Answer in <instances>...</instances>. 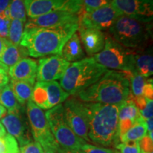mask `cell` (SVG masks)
<instances>
[{
    "label": "cell",
    "instance_id": "obj_32",
    "mask_svg": "<svg viewBox=\"0 0 153 153\" xmlns=\"http://www.w3.org/2000/svg\"><path fill=\"white\" fill-rule=\"evenodd\" d=\"M81 150L84 153H114V150L111 149L97 146L90 143H86Z\"/></svg>",
    "mask_w": 153,
    "mask_h": 153
},
{
    "label": "cell",
    "instance_id": "obj_34",
    "mask_svg": "<svg viewBox=\"0 0 153 153\" xmlns=\"http://www.w3.org/2000/svg\"><path fill=\"white\" fill-rule=\"evenodd\" d=\"M140 148L141 151L144 152L145 153H148L152 152L153 149V141L150 138V137L148 135L143 137L140 140L138 141Z\"/></svg>",
    "mask_w": 153,
    "mask_h": 153
},
{
    "label": "cell",
    "instance_id": "obj_30",
    "mask_svg": "<svg viewBox=\"0 0 153 153\" xmlns=\"http://www.w3.org/2000/svg\"><path fill=\"white\" fill-rule=\"evenodd\" d=\"M119 153H140L138 141H131V142L118 143L115 146Z\"/></svg>",
    "mask_w": 153,
    "mask_h": 153
},
{
    "label": "cell",
    "instance_id": "obj_16",
    "mask_svg": "<svg viewBox=\"0 0 153 153\" xmlns=\"http://www.w3.org/2000/svg\"><path fill=\"white\" fill-rule=\"evenodd\" d=\"M79 23V16L68 11H53L33 19H29L25 28H53Z\"/></svg>",
    "mask_w": 153,
    "mask_h": 153
},
{
    "label": "cell",
    "instance_id": "obj_6",
    "mask_svg": "<svg viewBox=\"0 0 153 153\" xmlns=\"http://www.w3.org/2000/svg\"><path fill=\"white\" fill-rule=\"evenodd\" d=\"M136 51L127 48L105 33V45L101 52L93 57L99 64L111 70L134 72V56Z\"/></svg>",
    "mask_w": 153,
    "mask_h": 153
},
{
    "label": "cell",
    "instance_id": "obj_21",
    "mask_svg": "<svg viewBox=\"0 0 153 153\" xmlns=\"http://www.w3.org/2000/svg\"><path fill=\"white\" fill-rule=\"evenodd\" d=\"M134 72H138L145 78L153 74V55L152 50L136 51L134 56Z\"/></svg>",
    "mask_w": 153,
    "mask_h": 153
},
{
    "label": "cell",
    "instance_id": "obj_29",
    "mask_svg": "<svg viewBox=\"0 0 153 153\" xmlns=\"http://www.w3.org/2000/svg\"><path fill=\"white\" fill-rule=\"evenodd\" d=\"M0 153H19L18 142L8 133L0 137Z\"/></svg>",
    "mask_w": 153,
    "mask_h": 153
},
{
    "label": "cell",
    "instance_id": "obj_3",
    "mask_svg": "<svg viewBox=\"0 0 153 153\" xmlns=\"http://www.w3.org/2000/svg\"><path fill=\"white\" fill-rule=\"evenodd\" d=\"M131 96L130 81L124 72L108 70L90 87L74 97L87 103L119 105Z\"/></svg>",
    "mask_w": 153,
    "mask_h": 153
},
{
    "label": "cell",
    "instance_id": "obj_24",
    "mask_svg": "<svg viewBox=\"0 0 153 153\" xmlns=\"http://www.w3.org/2000/svg\"><path fill=\"white\" fill-rule=\"evenodd\" d=\"M148 135V128H147L145 120L141 118L138 121L119 137V140L121 143L131 142V141H140L143 137Z\"/></svg>",
    "mask_w": 153,
    "mask_h": 153
},
{
    "label": "cell",
    "instance_id": "obj_9",
    "mask_svg": "<svg viewBox=\"0 0 153 153\" xmlns=\"http://www.w3.org/2000/svg\"><path fill=\"white\" fill-rule=\"evenodd\" d=\"M70 97L57 81L37 82L34 85L31 100L42 110L48 111L62 104Z\"/></svg>",
    "mask_w": 153,
    "mask_h": 153
},
{
    "label": "cell",
    "instance_id": "obj_47",
    "mask_svg": "<svg viewBox=\"0 0 153 153\" xmlns=\"http://www.w3.org/2000/svg\"><path fill=\"white\" fill-rule=\"evenodd\" d=\"M1 66H4V65H1V63H0V67H1ZM4 67H5V66H4Z\"/></svg>",
    "mask_w": 153,
    "mask_h": 153
},
{
    "label": "cell",
    "instance_id": "obj_41",
    "mask_svg": "<svg viewBox=\"0 0 153 153\" xmlns=\"http://www.w3.org/2000/svg\"><path fill=\"white\" fill-rule=\"evenodd\" d=\"M152 118H148V119L145 120V123H146L147 128H148V132L153 131V121Z\"/></svg>",
    "mask_w": 153,
    "mask_h": 153
},
{
    "label": "cell",
    "instance_id": "obj_31",
    "mask_svg": "<svg viewBox=\"0 0 153 153\" xmlns=\"http://www.w3.org/2000/svg\"><path fill=\"white\" fill-rule=\"evenodd\" d=\"M82 9L86 12L94 11L110 3V0H82Z\"/></svg>",
    "mask_w": 153,
    "mask_h": 153
},
{
    "label": "cell",
    "instance_id": "obj_13",
    "mask_svg": "<svg viewBox=\"0 0 153 153\" xmlns=\"http://www.w3.org/2000/svg\"><path fill=\"white\" fill-rule=\"evenodd\" d=\"M1 122L8 134L13 136L20 147L33 141L28 120L23 116L22 109L14 112H7Z\"/></svg>",
    "mask_w": 153,
    "mask_h": 153
},
{
    "label": "cell",
    "instance_id": "obj_37",
    "mask_svg": "<svg viewBox=\"0 0 153 153\" xmlns=\"http://www.w3.org/2000/svg\"><path fill=\"white\" fill-rule=\"evenodd\" d=\"M143 96L146 99H152L153 98V84L152 79H148L146 84L144 86Z\"/></svg>",
    "mask_w": 153,
    "mask_h": 153
},
{
    "label": "cell",
    "instance_id": "obj_17",
    "mask_svg": "<svg viewBox=\"0 0 153 153\" xmlns=\"http://www.w3.org/2000/svg\"><path fill=\"white\" fill-rule=\"evenodd\" d=\"M37 69L38 63L36 60L25 57L9 68L8 74L11 79L26 82L34 85L36 81Z\"/></svg>",
    "mask_w": 153,
    "mask_h": 153
},
{
    "label": "cell",
    "instance_id": "obj_48",
    "mask_svg": "<svg viewBox=\"0 0 153 153\" xmlns=\"http://www.w3.org/2000/svg\"><path fill=\"white\" fill-rule=\"evenodd\" d=\"M140 153H145L144 152H143V151H141V152Z\"/></svg>",
    "mask_w": 153,
    "mask_h": 153
},
{
    "label": "cell",
    "instance_id": "obj_35",
    "mask_svg": "<svg viewBox=\"0 0 153 153\" xmlns=\"http://www.w3.org/2000/svg\"><path fill=\"white\" fill-rule=\"evenodd\" d=\"M10 21L5 17L0 16V37L7 39Z\"/></svg>",
    "mask_w": 153,
    "mask_h": 153
},
{
    "label": "cell",
    "instance_id": "obj_33",
    "mask_svg": "<svg viewBox=\"0 0 153 153\" xmlns=\"http://www.w3.org/2000/svg\"><path fill=\"white\" fill-rule=\"evenodd\" d=\"M43 149L36 141H32L28 144L23 145L19 149V153H42Z\"/></svg>",
    "mask_w": 153,
    "mask_h": 153
},
{
    "label": "cell",
    "instance_id": "obj_8",
    "mask_svg": "<svg viewBox=\"0 0 153 153\" xmlns=\"http://www.w3.org/2000/svg\"><path fill=\"white\" fill-rule=\"evenodd\" d=\"M26 114L33 138L43 148H51L57 150L58 145L53 137L45 112L30 99L26 104Z\"/></svg>",
    "mask_w": 153,
    "mask_h": 153
},
{
    "label": "cell",
    "instance_id": "obj_40",
    "mask_svg": "<svg viewBox=\"0 0 153 153\" xmlns=\"http://www.w3.org/2000/svg\"><path fill=\"white\" fill-rule=\"evenodd\" d=\"M57 153H84L82 150H68V149L63 148L62 147L59 146L57 148Z\"/></svg>",
    "mask_w": 153,
    "mask_h": 153
},
{
    "label": "cell",
    "instance_id": "obj_42",
    "mask_svg": "<svg viewBox=\"0 0 153 153\" xmlns=\"http://www.w3.org/2000/svg\"><path fill=\"white\" fill-rule=\"evenodd\" d=\"M7 39L0 37V55L1 54V53H2L4 49L6 44H7Z\"/></svg>",
    "mask_w": 153,
    "mask_h": 153
},
{
    "label": "cell",
    "instance_id": "obj_43",
    "mask_svg": "<svg viewBox=\"0 0 153 153\" xmlns=\"http://www.w3.org/2000/svg\"><path fill=\"white\" fill-rule=\"evenodd\" d=\"M7 109H6L3 106H1V105L0 104V119L3 118L4 116L7 114Z\"/></svg>",
    "mask_w": 153,
    "mask_h": 153
},
{
    "label": "cell",
    "instance_id": "obj_44",
    "mask_svg": "<svg viewBox=\"0 0 153 153\" xmlns=\"http://www.w3.org/2000/svg\"><path fill=\"white\" fill-rule=\"evenodd\" d=\"M6 134H7V131H6L2 123L0 122V137H3Z\"/></svg>",
    "mask_w": 153,
    "mask_h": 153
},
{
    "label": "cell",
    "instance_id": "obj_45",
    "mask_svg": "<svg viewBox=\"0 0 153 153\" xmlns=\"http://www.w3.org/2000/svg\"><path fill=\"white\" fill-rule=\"evenodd\" d=\"M43 152L42 153H57V150L54 148H43Z\"/></svg>",
    "mask_w": 153,
    "mask_h": 153
},
{
    "label": "cell",
    "instance_id": "obj_46",
    "mask_svg": "<svg viewBox=\"0 0 153 153\" xmlns=\"http://www.w3.org/2000/svg\"><path fill=\"white\" fill-rule=\"evenodd\" d=\"M114 153H119V152H118V150H114Z\"/></svg>",
    "mask_w": 153,
    "mask_h": 153
},
{
    "label": "cell",
    "instance_id": "obj_15",
    "mask_svg": "<svg viewBox=\"0 0 153 153\" xmlns=\"http://www.w3.org/2000/svg\"><path fill=\"white\" fill-rule=\"evenodd\" d=\"M70 62L60 55L44 57L38 60L37 82H53L60 79Z\"/></svg>",
    "mask_w": 153,
    "mask_h": 153
},
{
    "label": "cell",
    "instance_id": "obj_2",
    "mask_svg": "<svg viewBox=\"0 0 153 153\" xmlns=\"http://www.w3.org/2000/svg\"><path fill=\"white\" fill-rule=\"evenodd\" d=\"M87 114L91 143L101 146H116L118 137L119 105L83 102Z\"/></svg>",
    "mask_w": 153,
    "mask_h": 153
},
{
    "label": "cell",
    "instance_id": "obj_12",
    "mask_svg": "<svg viewBox=\"0 0 153 153\" xmlns=\"http://www.w3.org/2000/svg\"><path fill=\"white\" fill-rule=\"evenodd\" d=\"M79 27L102 30H108L120 16L111 3L95 10L86 12L82 9L78 14Z\"/></svg>",
    "mask_w": 153,
    "mask_h": 153
},
{
    "label": "cell",
    "instance_id": "obj_19",
    "mask_svg": "<svg viewBox=\"0 0 153 153\" xmlns=\"http://www.w3.org/2000/svg\"><path fill=\"white\" fill-rule=\"evenodd\" d=\"M61 56L69 62H76L85 58V50L77 33H74L62 48Z\"/></svg>",
    "mask_w": 153,
    "mask_h": 153
},
{
    "label": "cell",
    "instance_id": "obj_23",
    "mask_svg": "<svg viewBox=\"0 0 153 153\" xmlns=\"http://www.w3.org/2000/svg\"><path fill=\"white\" fill-rule=\"evenodd\" d=\"M133 95L123 103L120 104L118 112V121H127L135 124L142 117L138 108L132 100Z\"/></svg>",
    "mask_w": 153,
    "mask_h": 153
},
{
    "label": "cell",
    "instance_id": "obj_4",
    "mask_svg": "<svg viewBox=\"0 0 153 153\" xmlns=\"http://www.w3.org/2000/svg\"><path fill=\"white\" fill-rule=\"evenodd\" d=\"M152 29V22H144L121 15L108 30V33L123 46L135 51H142L150 45Z\"/></svg>",
    "mask_w": 153,
    "mask_h": 153
},
{
    "label": "cell",
    "instance_id": "obj_11",
    "mask_svg": "<svg viewBox=\"0 0 153 153\" xmlns=\"http://www.w3.org/2000/svg\"><path fill=\"white\" fill-rule=\"evenodd\" d=\"M62 106L65 118L72 131L87 143H91L88 136L89 127L83 101L72 96L65 101Z\"/></svg>",
    "mask_w": 153,
    "mask_h": 153
},
{
    "label": "cell",
    "instance_id": "obj_10",
    "mask_svg": "<svg viewBox=\"0 0 153 153\" xmlns=\"http://www.w3.org/2000/svg\"><path fill=\"white\" fill-rule=\"evenodd\" d=\"M24 4L29 19L53 11H68L78 14L82 9V0H24Z\"/></svg>",
    "mask_w": 153,
    "mask_h": 153
},
{
    "label": "cell",
    "instance_id": "obj_26",
    "mask_svg": "<svg viewBox=\"0 0 153 153\" xmlns=\"http://www.w3.org/2000/svg\"><path fill=\"white\" fill-rule=\"evenodd\" d=\"M126 73L129 78L130 88L132 95L133 97L143 96V88L148 79L137 72H127Z\"/></svg>",
    "mask_w": 153,
    "mask_h": 153
},
{
    "label": "cell",
    "instance_id": "obj_38",
    "mask_svg": "<svg viewBox=\"0 0 153 153\" xmlns=\"http://www.w3.org/2000/svg\"><path fill=\"white\" fill-rule=\"evenodd\" d=\"M9 68L4 66L0 67V88L8 85L9 82V76L8 74Z\"/></svg>",
    "mask_w": 153,
    "mask_h": 153
},
{
    "label": "cell",
    "instance_id": "obj_39",
    "mask_svg": "<svg viewBox=\"0 0 153 153\" xmlns=\"http://www.w3.org/2000/svg\"><path fill=\"white\" fill-rule=\"evenodd\" d=\"M10 0H0V16H2L6 9L8 8Z\"/></svg>",
    "mask_w": 153,
    "mask_h": 153
},
{
    "label": "cell",
    "instance_id": "obj_36",
    "mask_svg": "<svg viewBox=\"0 0 153 153\" xmlns=\"http://www.w3.org/2000/svg\"><path fill=\"white\" fill-rule=\"evenodd\" d=\"M141 116L144 118L145 120L148 119V118H152L153 115V101L152 99H147V102L145 104V106L144 107L143 110L140 111Z\"/></svg>",
    "mask_w": 153,
    "mask_h": 153
},
{
    "label": "cell",
    "instance_id": "obj_49",
    "mask_svg": "<svg viewBox=\"0 0 153 153\" xmlns=\"http://www.w3.org/2000/svg\"><path fill=\"white\" fill-rule=\"evenodd\" d=\"M148 153H153L152 152H148Z\"/></svg>",
    "mask_w": 153,
    "mask_h": 153
},
{
    "label": "cell",
    "instance_id": "obj_5",
    "mask_svg": "<svg viewBox=\"0 0 153 153\" xmlns=\"http://www.w3.org/2000/svg\"><path fill=\"white\" fill-rule=\"evenodd\" d=\"M108 70L93 57H85L70 63L60 79V85L70 96H75L95 83Z\"/></svg>",
    "mask_w": 153,
    "mask_h": 153
},
{
    "label": "cell",
    "instance_id": "obj_7",
    "mask_svg": "<svg viewBox=\"0 0 153 153\" xmlns=\"http://www.w3.org/2000/svg\"><path fill=\"white\" fill-rule=\"evenodd\" d=\"M45 115L51 133L59 146L68 150H79L87 143L78 137L67 123L62 104L48 110Z\"/></svg>",
    "mask_w": 153,
    "mask_h": 153
},
{
    "label": "cell",
    "instance_id": "obj_22",
    "mask_svg": "<svg viewBox=\"0 0 153 153\" xmlns=\"http://www.w3.org/2000/svg\"><path fill=\"white\" fill-rule=\"evenodd\" d=\"M9 85L21 106L27 104L28 101L31 99L34 85L26 82L13 79H11Z\"/></svg>",
    "mask_w": 153,
    "mask_h": 153
},
{
    "label": "cell",
    "instance_id": "obj_1",
    "mask_svg": "<svg viewBox=\"0 0 153 153\" xmlns=\"http://www.w3.org/2000/svg\"><path fill=\"white\" fill-rule=\"evenodd\" d=\"M79 28V23L53 28H25L20 45L28 55L41 57L61 55L63 46Z\"/></svg>",
    "mask_w": 153,
    "mask_h": 153
},
{
    "label": "cell",
    "instance_id": "obj_25",
    "mask_svg": "<svg viewBox=\"0 0 153 153\" xmlns=\"http://www.w3.org/2000/svg\"><path fill=\"white\" fill-rule=\"evenodd\" d=\"M0 104L4 107L7 112L17 111L22 108L9 84L0 88Z\"/></svg>",
    "mask_w": 153,
    "mask_h": 153
},
{
    "label": "cell",
    "instance_id": "obj_28",
    "mask_svg": "<svg viewBox=\"0 0 153 153\" xmlns=\"http://www.w3.org/2000/svg\"><path fill=\"white\" fill-rule=\"evenodd\" d=\"M23 33H24V23L16 19L11 20L9 26L7 40L15 45H20Z\"/></svg>",
    "mask_w": 153,
    "mask_h": 153
},
{
    "label": "cell",
    "instance_id": "obj_14",
    "mask_svg": "<svg viewBox=\"0 0 153 153\" xmlns=\"http://www.w3.org/2000/svg\"><path fill=\"white\" fill-rule=\"evenodd\" d=\"M110 3L120 15L152 22L153 0H111Z\"/></svg>",
    "mask_w": 153,
    "mask_h": 153
},
{
    "label": "cell",
    "instance_id": "obj_18",
    "mask_svg": "<svg viewBox=\"0 0 153 153\" xmlns=\"http://www.w3.org/2000/svg\"><path fill=\"white\" fill-rule=\"evenodd\" d=\"M79 36L86 53L93 57L101 52L105 45V33L101 30L79 27Z\"/></svg>",
    "mask_w": 153,
    "mask_h": 153
},
{
    "label": "cell",
    "instance_id": "obj_27",
    "mask_svg": "<svg viewBox=\"0 0 153 153\" xmlns=\"http://www.w3.org/2000/svg\"><path fill=\"white\" fill-rule=\"evenodd\" d=\"M8 10L10 20L16 19L24 24L26 22V11L24 0H10Z\"/></svg>",
    "mask_w": 153,
    "mask_h": 153
},
{
    "label": "cell",
    "instance_id": "obj_20",
    "mask_svg": "<svg viewBox=\"0 0 153 153\" xmlns=\"http://www.w3.org/2000/svg\"><path fill=\"white\" fill-rule=\"evenodd\" d=\"M28 55L27 50L22 45H15L7 40L6 46L0 55V63L9 68Z\"/></svg>",
    "mask_w": 153,
    "mask_h": 153
}]
</instances>
